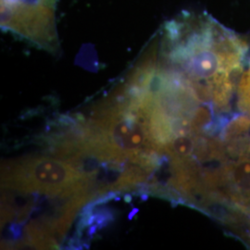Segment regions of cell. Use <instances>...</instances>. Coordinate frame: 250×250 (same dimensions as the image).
I'll list each match as a JSON object with an SVG mask.
<instances>
[{"label":"cell","instance_id":"cell-1","mask_svg":"<svg viewBox=\"0 0 250 250\" xmlns=\"http://www.w3.org/2000/svg\"><path fill=\"white\" fill-rule=\"evenodd\" d=\"M168 59L197 87L205 90L217 111L230 109L243 74L247 45L212 19L181 16L165 27Z\"/></svg>","mask_w":250,"mask_h":250},{"label":"cell","instance_id":"cell-2","mask_svg":"<svg viewBox=\"0 0 250 250\" xmlns=\"http://www.w3.org/2000/svg\"><path fill=\"white\" fill-rule=\"evenodd\" d=\"M5 187L20 192H39L50 197H72L85 194L91 179L70 162L50 158H33L5 165L2 173Z\"/></svg>","mask_w":250,"mask_h":250},{"label":"cell","instance_id":"cell-3","mask_svg":"<svg viewBox=\"0 0 250 250\" xmlns=\"http://www.w3.org/2000/svg\"><path fill=\"white\" fill-rule=\"evenodd\" d=\"M58 0H1V26L49 51L59 47L55 23Z\"/></svg>","mask_w":250,"mask_h":250},{"label":"cell","instance_id":"cell-4","mask_svg":"<svg viewBox=\"0 0 250 250\" xmlns=\"http://www.w3.org/2000/svg\"><path fill=\"white\" fill-rule=\"evenodd\" d=\"M238 107L242 111H250V62L249 69L242 74L238 84Z\"/></svg>","mask_w":250,"mask_h":250}]
</instances>
